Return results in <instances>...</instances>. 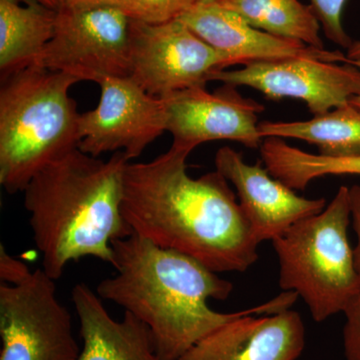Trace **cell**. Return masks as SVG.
<instances>
[{
  "mask_svg": "<svg viewBox=\"0 0 360 360\" xmlns=\"http://www.w3.org/2000/svg\"><path fill=\"white\" fill-rule=\"evenodd\" d=\"M350 220L349 187L340 186L321 212L272 240L281 266L279 286L297 293L316 322L345 312L360 295L348 240Z\"/></svg>",
  "mask_w": 360,
  "mask_h": 360,
  "instance_id": "cell-5",
  "label": "cell"
},
{
  "mask_svg": "<svg viewBox=\"0 0 360 360\" xmlns=\"http://www.w3.org/2000/svg\"><path fill=\"white\" fill-rule=\"evenodd\" d=\"M191 149L172 144L148 162H129L122 212L131 233L193 257L217 274L245 272L258 243L229 182L217 170L187 174Z\"/></svg>",
  "mask_w": 360,
  "mask_h": 360,
  "instance_id": "cell-1",
  "label": "cell"
},
{
  "mask_svg": "<svg viewBox=\"0 0 360 360\" xmlns=\"http://www.w3.org/2000/svg\"><path fill=\"white\" fill-rule=\"evenodd\" d=\"M258 130L264 139L309 142L326 158H360V108L350 103L303 122H259Z\"/></svg>",
  "mask_w": 360,
  "mask_h": 360,
  "instance_id": "cell-17",
  "label": "cell"
},
{
  "mask_svg": "<svg viewBox=\"0 0 360 360\" xmlns=\"http://www.w3.org/2000/svg\"><path fill=\"white\" fill-rule=\"evenodd\" d=\"M215 167L236 187L239 205L258 245L274 240L296 222L326 207V198L309 200L297 195L262 163L248 165L241 153L229 146L219 149Z\"/></svg>",
  "mask_w": 360,
  "mask_h": 360,
  "instance_id": "cell-12",
  "label": "cell"
},
{
  "mask_svg": "<svg viewBox=\"0 0 360 360\" xmlns=\"http://www.w3.org/2000/svg\"><path fill=\"white\" fill-rule=\"evenodd\" d=\"M220 6L238 13L253 27L324 49L321 23L310 6L300 0H219Z\"/></svg>",
  "mask_w": 360,
  "mask_h": 360,
  "instance_id": "cell-18",
  "label": "cell"
},
{
  "mask_svg": "<svg viewBox=\"0 0 360 360\" xmlns=\"http://www.w3.org/2000/svg\"><path fill=\"white\" fill-rule=\"evenodd\" d=\"M348 63H352V65H354L360 70V59H357V60H350L348 61ZM350 103L354 104V106L360 108V94L359 96H354V98L350 101Z\"/></svg>",
  "mask_w": 360,
  "mask_h": 360,
  "instance_id": "cell-28",
  "label": "cell"
},
{
  "mask_svg": "<svg viewBox=\"0 0 360 360\" xmlns=\"http://www.w3.org/2000/svg\"><path fill=\"white\" fill-rule=\"evenodd\" d=\"M276 174L284 184L304 191L315 179L326 175H360V158H330L305 153L284 143L277 150Z\"/></svg>",
  "mask_w": 360,
  "mask_h": 360,
  "instance_id": "cell-19",
  "label": "cell"
},
{
  "mask_svg": "<svg viewBox=\"0 0 360 360\" xmlns=\"http://www.w3.org/2000/svg\"><path fill=\"white\" fill-rule=\"evenodd\" d=\"M94 110L80 113L78 148L98 158L122 151L129 160L167 131L162 98L150 96L129 77H108Z\"/></svg>",
  "mask_w": 360,
  "mask_h": 360,
  "instance_id": "cell-9",
  "label": "cell"
},
{
  "mask_svg": "<svg viewBox=\"0 0 360 360\" xmlns=\"http://www.w3.org/2000/svg\"><path fill=\"white\" fill-rule=\"evenodd\" d=\"M345 4L347 0H310L309 6L314 9L326 39L348 49L354 44V40L343 26L342 14Z\"/></svg>",
  "mask_w": 360,
  "mask_h": 360,
  "instance_id": "cell-21",
  "label": "cell"
},
{
  "mask_svg": "<svg viewBox=\"0 0 360 360\" xmlns=\"http://www.w3.org/2000/svg\"><path fill=\"white\" fill-rule=\"evenodd\" d=\"M210 80L248 86L270 99H300L314 115L345 105L360 94L359 68L315 58L257 61L239 70L217 71Z\"/></svg>",
  "mask_w": 360,
  "mask_h": 360,
  "instance_id": "cell-10",
  "label": "cell"
},
{
  "mask_svg": "<svg viewBox=\"0 0 360 360\" xmlns=\"http://www.w3.org/2000/svg\"><path fill=\"white\" fill-rule=\"evenodd\" d=\"M343 345L347 360H360V295L345 310Z\"/></svg>",
  "mask_w": 360,
  "mask_h": 360,
  "instance_id": "cell-22",
  "label": "cell"
},
{
  "mask_svg": "<svg viewBox=\"0 0 360 360\" xmlns=\"http://www.w3.org/2000/svg\"><path fill=\"white\" fill-rule=\"evenodd\" d=\"M167 110V131L172 144L193 150L212 141H233L257 148L264 137L258 115L264 106L243 96L238 87L224 84L214 92L194 87L162 97Z\"/></svg>",
  "mask_w": 360,
  "mask_h": 360,
  "instance_id": "cell-11",
  "label": "cell"
},
{
  "mask_svg": "<svg viewBox=\"0 0 360 360\" xmlns=\"http://www.w3.org/2000/svg\"><path fill=\"white\" fill-rule=\"evenodd\" d=\"M79 79L39 65L1 77L0 184L23 193L42 168L79 146L80 113L70 90Z\"/></svg>",
  "mask_w": 360,
  "mask_h": 360,
  "instance_id": "cell-4",
  "label": "cell"
},
{
  "mask_svg": "<svg viewBox=\"0 0 360 360\" xmlns=\"http://www.w3.org/2000/svg\"><path fill=\"white\" fill-rule=\"evenodd\" d=\"M179 20L213 49L231 58L233 65L295 58L348 63L347 54L340 51L316 49L257 30L219 2H198Z\"/></svg>",
  "mask_w": 360,
  "mask_h": 360,
  "instance_id": "cell-13",
  "label": "cell"
},
{
  "mask_svg": "<svg viewBox=\"0 0 360 360\" xmlns=\"http://www.w3.org/2000/svg\"><path fill=\"white\" fill-rule=\"evenodd\" d=\"M198 0H122L117 7L130 20L162 25L179 20Z\"/></svg>",
  "mask_w": 360,
  "mask_h": 360,
  "instance_id": "cell-20",
  "label": "cell"
},
{
  "mask_svg": "<svg viewBox=\"0 0 360 360\" xmlns=\"http://www.w3.org/2000/svg\"><path fill=\"white\" fill-rule=\"evenodd\" d=\"M198 2H217L219 0H198Z\"/></svg>",
  "mask_w": 360,
  "mask_h": 360,
  "instance_id": "cell-29",
  "label": "cell"
},
{
  "mask_svg": "<svg viewBox=\"0 0 360 360\" xmlns=\"http://www.w3.org/2000/svg\"><path fill=\"white\" fill-rule=\"evenodd\" d=\"M129 78L150 96L205 87L217 71L233 65L180 20L162 25L131 20Z\"/></svg>",
  "mask_w": 360,
  "mask_h": 360,
  "instance_id": "cell-8",
  "label": "cell"
},
{
  "mask_svg": "<svg viewBox=\"0 0 360 360\" xmlns=\"http://www.w3.org/2000/svg\"><path fill=\"white\" fill-rule=\"evenodd\" d=\"M42 269L23 283L0 284V360H77L70 312Z\"/></svg>",
  "mask_w": 360,
  "mask_h": 360,
  "instance_id": "cell-7",
  "label": "cell"
},
{
  "mask_svg": "<svg viewBox=\"0 0 360 360\" xmlns=\"http://www.w3.org/2000/svg\"><path fill=\"white\" fill-rule=\"evenodd\" d=\"M42 6L49 7V8L53 9L58 11L63 4V0H37Z\"/></svg>",
  "mask_w": 360,
  "mask_h": 360,
  "instance_id": "cell-27",
  "label": "cell"
},
{
  "mask_svg": "<svg viewBox=\"0 0 360 360\" xmlns=\"http://www.w3.org/2000/svg\"><path fill=\"white\" fill-rule=\"evenodd\" d=\"M350 217L356 234V245L354 248L355 270L360 283V186L349 187Z\"/></svg>",
  "mask_w": 360,
  "mask_h": 360,
  "instance_id": "cell-24",
  "label": "cell"
},
{
  "mask_svg": "<svg viewBox=\"0 0 360 360\" xmlns=\"http://www.w3.org/2000/svg\"><path fill=\"white\" fill-rule=\"evenodd\" d=\"M304 347L302 316L288 309L241 315L206 335L179 360H296Z\"/></svg>",
  "mask_w": 360,
  "mask_h": 360,
  "instance_id": "cell-14",
  "label": "cell"
},
{
  "mask_svg": "<svg viewBox=\"0 0 360 360\" xmlns=\"http://www.w3.org/2000/svg\"><path fill=\"white\" fill-rule=\"evenodd\" d=\"M122 151L103 160L79 148L49 163L25 187V206L41 269L58 281L71 262L94 257L112 266L111 243L131 233L122 217Z\"/></svg>",
  "mask_w": 360,
  "mask_h": 360,
  "instance_id": "cell-3",
  "label": "cell"
},
{
  "mask_svg": "<svg viewBox=\"0 0 360 360\" xmlns=\"http://www.w3.org/2000/svg\"><path fill=\"white\" fill-rule=\"evenodd\" d=\"M122 0H63L61 7L118 6Z\"/></svg>",
  "mask_w": 360,
  "mask_h": 360,
  "instance_id": "cell-25",
  "label": "cell"
},
{
  "mask_svg": "<svg viewBox=\"0 0 360 360\" xmlns=\"http://www.w3.org/2000/svg\"><path fill=\"white\" fill-rule=\"evenodd\" d=\"M131 20L117 6L60 7L37 65L79 82L129 77Z\"/></svg>",
  "mask_w": 360,
  "mask_h": 360,
  "instance_id": "cell-6",
  "label": "cell"
},
{
  "mask_svg": "<svg viewBox=\"0 0 360 360\" xmlns=\"http://www.w3.org/2000/svg\"><path fill=\"white\" fill-rule=\"evenodd\" d=\"M111 246L115 274L97 284L96 293L148 326L161 360H179L206 335L241 315L290 309L298 297L284 291L241 311H215L208 300H227L233 285L198 260L134 233L115 239Z\"/></svg>",
  "mask_w": 360,
  "mask_h": 360,
  "instance_id": "cell-2",
  "label": "cell"
},
{
  "mask_svg": "<svg viewBox=\"0 0 360 360\" xmlns=\"http://www.w3.org/2000/svg\"><path fill=\"white\" fill-rule=\"evenodd\" d=\"M71 296L84 342L77 360H161L148 326L134 314L124 311L116 321L85 283L77 284Z\"/></svg>",
  "mask_w": 360,
  "mask_h": 360,
  "instance_id": "cell-15",
  "label": "cell"
},
{
  "mask_svg": "<svg viewBox=\"0 0 360 360\" xmlns=\"http://www.w3.org/2000/svg\"><path fill=\"white\" fill-rule=\"evenodd\" d=\"M32 274L30 267L11 257L4 245L0 246V281L1 283L16 285L23 283Z\"/></svg>",
  "mask_w": 360,
  "mask_h": 360,
  "instance_id": "cell-23",
  "label": "cell"
},
{
  "mask_svg": "<svg viewBox=\"0 0 360 360\" xmlns=\"http://www.w3.org/2000/svg\"><path fill=\"white\" fill-rule=\"evenodd\" d=\"M58 11L37 0H0V73L37 65L53 37Z\"/></svg>",
  "mask_w": 360,
  "mask_h": 360,
  "instance_id": "cell-16",
  "label": "cell"
},
{
  "mask_svg": "<svg viewBox=\"0 0 360 360\" xmlns=\"http://www.w3.org/2000/svg\"><path fill=\"white\" fill-rule=\"evenodd\" d=\"M347 56L348 61L357 60V59H360V40L354 41L352 46L347 49Z\"/></svg>",
  "mask_w": 360,
  "mask_h": 360,
  "instance_id": "cell-26",
  "label": "cell"
}]
</instances>
